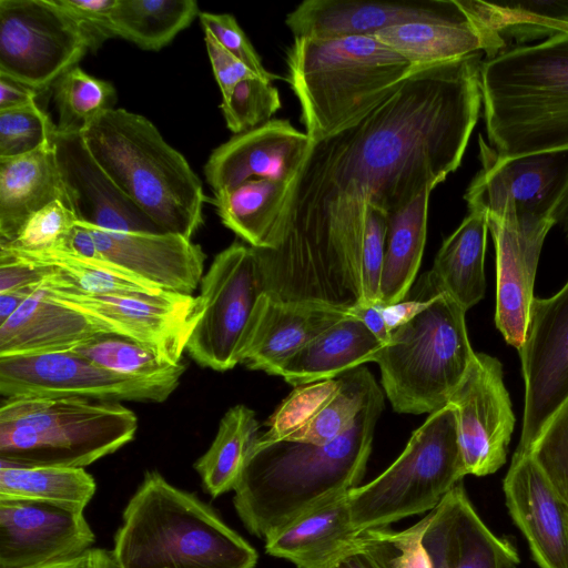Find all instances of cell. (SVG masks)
Here are the masks:
<instances>
[{"instance_id":"17","label":"cell","mask_w":568,"mask_h":568,"mask_svg":"<svg viewBox=\"0 0 568 568\" xmlns=\"http://www.w3.org/2000/svg\"><path fill=\"white\" fill-rule=\"evenodd\" d=\"M481 169L467 187L468 211L500 215L505 211L550 216L568 174V152L500 158L481 135Z\"/></svg>"},{"instance_id":"43","label":"cell","mask_w":568,"mask_h":568,"mask_svg":"<svg viewBox=\"0 0 568 568\" xmlns=\"http://www.w3.org/2000/svg\"><path fill=\"white\" fill-rule=\"evenodd\" d=\"M341 387V379H325L295 387L266 422L262 442H276L306 426Z\"/></svg>"},{"instance_id":"11","label":"cell","mask_w":568,"mask_h":568,"mask_svg":"<svg viewBox=\"0 0 568 568\" xmlns=\"http://www.w3.org/2000/svg\"><path fill=\"white\" fill-rule=\"evenodd\" d=\"M185 367L161 377H132L103 368L73 351L0 356V394L16 397H81L164 402Z\"/></svg>"},{"instance_id":"57","label":"cell","mask_w":568,"mask_h":568,"mask_svg":"<svg viewBox=\"0 0 568 568\" xmlns=\"http://www.w3.org/2000/svg\"><path fill=\"white\" fill-rule=\"evenodd\" d=\"M41 568H120L112 550L90 548L83 554Z\"/></svg>"},{"instance_id":"6","label":"cell","mask_w":568,"mask_h":568,"mask_svg":"<svg viewBox=\"0 0 568 568\" xmlns=\"http://www.w3.org/2000/svg\"><path fill=\"white\" fill-rule=\"evenodd\" d=\"M92 155L164 233L186 239L203 224V184L186 159L143 115L100 114L82 133Z\"/></svg>"},{"instance_id":"59","label":"cell","mask_w":568,"mask_h":568,"mask_svg":"<svg viewBox=\"0 0 568 568\" xmlns=\"http://www.w3.org/2000/svg\"><path fill=\"white\" fill-rule=\"evenodd\" d=\"M41 285L42 283L0 293V324L11 317Z\"/></svg>"},{"instance_id":"15","label":"cell","mask_w":568,"mask_h":568,"mask_svg":"<svg viewBox=\"0 0 568 568\" xmlns=\"http://www.w3.org/2000/svg\"><path fill=\"white\" fill-rule=\"evenodd\" d=\"M447 405L455 408L466 475L486 476L506 462L515 425L500 362L476 353Z\"/></svg>"},{"instance_id":"54","label":"cell","mask_w":568,"mask_h":568,"mask_svg":"<svg viewBox=\"0 0 568 568\" xmlns=\"http://www.w3.org/2000/svg\"><path fill=\"white\" fill-rule=\"evenodd\" d=\"M428 515L429 520L423 541L432 557L433 568H449L447 547L448 504L446 496Z\"/></svg>"},{"instance_id":"16","label":"cell","mask_w":568,"mask_h":568,"mask_svg":"<svg viewBox=\"0 0 568 568\" xmlns=\"http://www.w3.org/2000/svg\"><path fill=\"white\" fill-rule=\"evenodd\" d=\"M487 220L496 254L495 323L505 341L519 351L527 335L542 244L555 221L513 210Z\"/></svg>"},{"instance_id":"23","label":"cell","mask_w":568,"mask_h":568,"mask_svg":"<svg viewBox=\"0 0 568 568\" xmlns=\"http://www.w3.org/2000/svg\"><path fill=\"white\" fill-rule=\"evenodd\" d=\"M503 488L537 565L568 568L567 508L530 454H514Z\"/></svg>"},{"instance_id":"3","label":"cell","mask_w":568,"mask_h":568,"mask_svg":"<svg viewBox=\"0 0 568 568\" xmlns=\"http://www.w3.org/2000/svg\"><path fill=\"white\" fill-rule=\"evenodd\" d=\"M479 82L498 156L568 152V32L483 59Z\"/></svg>"},{"instance_id":"8","label":"cell","mask_w":568,"mask_h":568,"mask_svg":"<svg viewBox=\"0 0 568 568\" xmlns=\"http://www.w3.org/2000/svg\"><path fill=\"white\" fill-rule=\"evenodd\" d=\"M410 322L392 331L375 355L382 384L393 409L434 413L445 407L475 357L467 335L466 311L447 294Z\"/></svg>"},{"instance_id":"27","label":"cell","mask_w":568,"mask_h":568,"mask_svg":"<svg viewBox=\"0 0 568 568\" xmlns=\"http://www.w3.org/2000/svg\"><path fill=\"white\" fill-rule=\"evenodd\" d=\"M105 333L42 285L0 324V356L64 352Z\"/></svg>"},{"instance_id":"49","label":"cell","mask_w":568,"mask_h":568,"mask_svg":"<svg viewBox=\"0 0 568 568\" xmlns=\"http://www.w3.org/2000/svg\"><path fill=\"white\" fill-rule=\"evenodd\" d=\"M83 30L95 52L106 40L115 38L112 13L116 0H53Z\"/></svg>"},{"instance_id":"53","label":"cell","mask_w":568,"mask_h":568,"mask_svg":"<svg viewBox=\"0 0 568 568\" xmlns=\"http://www.w3.org/2000/svg\"><path fill=\"white\" fill-rule=\"evenodd\" d=\"M52 273L49 266L0 254V293L43 283Z\"/></svg>"},{"instance_id":"14","label":"cell","mask_w":568,"mask_h":568,"mask_svg":"<svg viewBox=\"0 0 568 568\" xmlns=\"http://www.w3.org/2000/svg\"><path fill=\"white\" fill-rule=\"evenodd\" d=\"M525 381L523 427L516 455L529 453L548 419L568 398V281L552 296L534 297L518 351Z\"/></svg>"},{"instance_id":"55","label":"cell","mask_w":568,"mask_h":568,"mask_svg":"<svg viewBox=\"0 0 568 568\" xmlns=\"http://www.w3.org/2000/svg\"><path fill=\"white\" fill-rule=\"evenodd\" d=\"M39 91L11 78L0 75V111L38 104Z\"/></svg>"},{"instance_id":"35","label":"cell","mask_w":568,"mask_h":568,"mask_svg":"<svg viewBox=\"0 0 568 568\" xmlns=\"http://www.w3.org/2000/svg\"><path fill=\"white\" fill-rule=\"evenodd\" d=\"M97 484L84 468L0 462V499L42 501L83 511Z\"/></svg>"},{"instance_id":"58","label":"cell","mask_w":568,"mask_h":568,"mask_svg":"<svg viewBox=\"0 0 568 568\" xmlns=\"http://www.w3.org/2000/svg\"><path fill=\"white\" fill-rule=\"evenodd\" d=\"M351 313L354 317L359 320L383 345L389 342L392 332L386 325L379 303L375 305L357 306L353 308Z\"/></svg>"},{"instance_id":"4","label":"cell","mask_w":568,"mask_h":568,"mask_svg":"<svg viewBox=\"0 0 568 568\" xmlns=\"http://www.w3.org/2000/svg\"><path fill=\"white\" fill-rule=\"evenodd\" d=\"M120 568H254L258 555L195 494L148 470L112 549Z\"/></svg>"},{"instance_id":"51","label":"cell","mask_w":568,"mask_h":568,"mask_svg":"<svg viewBox=\"0 0 568 568\" xmlns=\"http://www.w3.org/2000/svg\"><path fill=\"white\" fill-rule=\"evenodd\" d=\"M364 541L332 568H395V547L383 528L364 531Z\"/></svg>"},{"instance_id":"30","label":"cell","mask_w":568,"mask_h":568,"mask_svg":"<svg viewBox=\"0 0 568 568\" xmlns=\"http://www.w3.org/2000/svg\"><path fill=\"white\" fill-rule=\"evenodd\" d=\"M384 345L356 317L348 316L328 327L281 367V375L295 387L325 379L374 362Z\"/></svg>"},{"instance_id":"39","label":"cell","mask_w":568,"mask_h":568,"mask_svg":"<svg viewBox=\"0 0 568 568\" xmlns=\"http://www.w3.org/2000/svg\"><path fill=\"white\" fill-rule=\"evenodd\" d=\"M341 387L318 414L303 428L282 440L327 444L346 433L362 409L381 388L372 373L357 366L339 376Z\"/></svg>"},{"instance_id":"56","label":"cell","mask_w":568,"mask_h":568,"mask_svg":"<svg viewBox=\"0 0 568 568\" xmlns=\"http://www.w3.org/2000/svg\"><path fill=\"white\" fill-rule=\"evenodd\" d=\"M430 298L400 301L392 305H381V311L388 329L392 332L410 322L429 305Z\"/></svg>"},{"instance_id":"60","label":"cell","mask_w":568,"mask_h":568,"mask_svg":"<svg viewBox=\"0 0 568 568\" xmlns=\"http://www.w3.org/2000/svg\"><path fill=\"white\" fill-rule=\"evenodd\" d=\"M555 225H559L568 236V174L562 191L551 211Z\"/></svg>"},{"instance_id":"34","label":"cell","mask_w":568,"mask_h":568,"mask_svg":"<svg viewBox=\"0 0 568 568\" xmlns=\"http://www.w3.org/2000/svg\"><path fill=\"white\" fill-rule=\"evenodd\" d=\"M290 183L251 179L214 194L222 223L254 248H266L284 205Z\"/></svg>"},{"instance_id":"46","label":"cell","mask_w":568,"mask_h":568,"mask_svg":"<svg viewBox=\"0 0 568 568\" xmlns=\"http://www.w3.org/2000/svg\"><path fill=\"white\" fill-rule=\"evenodd\" d=\"M57 125L39 104L0 111V159L31 153L52 142Z\"/></svg>"},{"instance_id":"40","label":"cell","mask_w":568,"mask_h":568,"mask_svg":"<svg viewBox=\"0 0 568 568\" xmlns=\"http://www.w3.org/2000/svg\"><path fill=\"white\" fill-rule=\"evenodd\" d=\"M53 99L59 113L57 130L83 133L90 123L116 103L115 88L74 65L53 83Z\"/></svg>"},{"instance_id":"12","label":"cell","mask_w":568,"mask_h":568,"mask_svg":"<svg viewBox=\"0 0 568 568\" xmlns=\"http://www.w3.org/2000/svg\"><path fill=\"white\" fill-rule=\"evenodd\" d=\"M88 51L83 30L53 0H0V75L40 92Z\"/></svg>"},{"instance_id":"13","label":"cell","mask_w":568,"mask_h":568,"mask_svg":"<svg viewBox=\"0 0 568 568\" xmlns=\"http://www.w3.org/2000/svg\"><path fill=\"white\" fill-rule=\"evenodd\" d=\"M49 295L84 314L108 334L131 338L170 365H181L190 335L199 321L196 296L164 292L159 295H97L43 282Z\"/></svg>"},{"instance_id":"36","label":"cell","mask_w":568,"mask_h":568,"mask_svg":"<svg viewBox=\"0 0 568 568\" xmlns=\"http://www.w3.org/2000/svg\"><path fill=\"white\" fill-rule=\"evenodd\" d=\"M258 437V423L251 408L239 404L224 414L212 444L194 464L209 495L216 498L234 489Z\"/></svg>"},{"instance_id":"9","label":"cell","mask_w":568,"mask_h":568,"mask_svg":"<svg viewBox=\"0 0 568 568\" xmlns=\"http://www.w3.org/2000/svg\"><path fill=\"white\" fill-rule=\"evenodd\" d=\"M466 476L452 405L429 414L396 460L347 494L358 532L429 513Z\"/></svg>"},{"instance_id":"10","label":"cell","mask_w":568,"mask_h":568,"mask_svg":"<svg viewBox=\"0 0 568 568\" xmlns=\"http://www.w3.org/2000/svg\"><path fill=\"white\" fill-rule=\"evenodd\" d=\"M265 293L252 246L234 242L220 252L196 296L200 317L185 347L193 361L217 372L242 363Z\"/></svg>"},{"instance_id":"42","label":"cell","mask_w":568,"mask_h":568,"mask_svg":"<svg viewBox=\"0 0 568 568\" xmlns=\"http://www.w3.org/2000/svg\"><path fill=\"white\" fill-rule=\"evenodd\" d=\"M78 222L72 210L57 200L32 214L12 241L0 243V248L20 253L67 251Z\"/></svg>"},{"instance_id":"20","label":"cell","mask_w":568,"mask_h":568,"mask_svg":"<svg viewBox=\"0 0 568 568\" xmlns=\"http://www.w3.org/2000/svg\"><path fill=\"white\" fill-rule=\"evenodd\" d=\"M52 143L67 205L79 222L108 231L164 233L103 170L82 133L55 130Z\"/></svg>"},{"instance_id":"33","label":"cell","mask_w":568,"mask_h":568,"mask_svg":"<svg viewBox=\"0 0 568 568\" xmlns=\"http://www.w3.org/2000/svg\"><path fill=\"white\" fill-rule=\"evenodd\" d=\"M7 255L23 262L49 266L51 283L78 292L97 295H159L155 285L104 260L82 257L69 252L20 253L0 248Z\"/></svg>"},{"instance_id":"1","label":"cell","mask_w":568,"mask_h":568,"mask_svg":"<svg viewBox=\"0 0 568 568\" xmlns=\"http://www.w3.org/2000/svg\"><path fill=\"white\" fill-rule=\"evenodd\" d=\"M481 61L416 68L365 116L311 142L267 247H253L267 295L362 306L367 206L388 217L459 168L483 104Z\"/></svg>"},{"instance_id":"28","label":"cell","mask_w":568,"mask_h":568,"mask_svg":"<svg viewBox=\"0 0 568 568\" xmlns=\"http://www.w3.org/2000/svg\"><path fill=\"white\" fill-rule=\"evenodd\" d=\"M486 213L469 210L459 226L444 240L433 264L418 284V300L447 294L465 311L485 295Z\"/></svg>"},{"instance_id":"25","label":"cell","mask_w":568,"mask_h":568,"mask_svg":"<svg viewBox=\"0 0 568 568\" xmlns=\"http://www.w3.org/2000/svg\"><path fill=\"white\" fill-rule=\"evenodd\" d=\"M347 494L266 537L265 551L297 568H332L365 539L364 531L358 532L353 526Z\"/></svg>"},{"instance_id":"5","label":"cell","mask_w":568,"mask_h":568,"mask_svg":"<svg viewBox=\"0 0 568 568\" xmlns=\"http://www.w3.org/2000/svg\"><path fill=\"white\" fill-rule=\"evenodd\" d=\"M286 63L311 142L365 116L416 69L375 36L294 38Z\"/></svg>"},{"instance_id":"22","label":"cell","mask_w":568,"mask_h":568,"mask_svg":"<svg viewBox=\"0 0 568 568\" xmlns=\"http://www.w3.org/2000/svg\"><path fill=\"white\" fill-rule=\"evenodd\" d=\"M310 145L308 135L288 120L272 119L213 150L204 165L205 180L214 194L251 179L291 183Z\"/></svg>"},{"instance_id":"24","label":"cell","mask_w":568,"mask_h":568,"mask_svg":"<svg viewBox=\"0 0 568 568\" xmlns=\"http://www.w3.org/2000/svg\"><path fill=\"white\" fill-rule=\"evenodd\" d=\"M351 311L313 303L285 302L265 293L260 303L243 362L246 367L278 375L283 364Z\"/></svg>"},{"instance_id":"7","label":"cell","mask_w":568,"mask_h":568,"mask_svg":"<svg viewBox=\"0 0 568 568\" xmlns=\"http://www.w3.org/2000/svg\"><path fill=\"white\" fill-rule=\"evenodd\" d=\"M135 414L120 402L81 397L4 398L0 462L84 468L134 439Z\"/></svg>"},{"instance_id":"19","label":"cell","mask_w":568,"mask_h":568,"mask_svg":"<svg viewBox=\"0 0 568 568\" xmlns=\"http://www.w3.org/2000/svg\"><path fill=\"white\" fill-rule=\"evenodd\" d=\"M470 18L467 0L363 1L305 0L286 16L294 38L374 36L409 22H463Z\"/></svg>"},{"instance_id":"62","label":"cell","mask_w":568,"mask_h":568,"mask_svg":"<svg viewBox=\"0 0 568 568\" xmlns=\"http://www.w3.org/2000/svg\"><path fill=\"white\" fill-rule=\"evenodd\" d=\"M565 32H568V27L566 28Z\"/></svg>"},{"instance_id":"29","label":"cell","mask_w":568,"mask_h":568,"mask_svg":"<svg viewBox=\"0 0 568 568\" xmlns=\"http://www.w3.org/2000/svg\"><path fill=\"white\" fill-rule=\"evenodd\" d=\"M57 200L67 204L52 142L0 159V243L12 241L32 214Z\"/></svg>"},{"instance_id":"31","label":"cell","mask_w":568,"mask_h":568,"mask_svg":"<svg viewBox=\"0 0 568 568\" xmlns=\"http://www.w3.org/2000/svg\"><path fill=\"white\" fill-rule=\"evenodd\" d=\"M429 190L387 217L379 304L405 300L419 268L427 233Z\"/></svg>"},{"instance_id":"61","label":"cell","mask_w":568,"mask_h":568,"mask_svg":"<svg viewBox=\"0 0 568 568\" xmlns=\"http://www.w3.org/2000/svg\"><path fill=\"white\" fill-rule=\"evenodd\" d=\"M567 521H568V509H567Z\"/></svg>"},{"instance_id":"2","label":"cell","mask_w":568,"mask_h":568,"mask_svg":"<svg viewBox=\"0 0 568 568\" xmlns=\"http://www.w3.org/2000/svg\"><path fill=\"white\" fill-rule=\"evenodd\" d=\"M383 407L379 389L353 426L324 445L257 438L233 489L234 508L250 534L265 539L357 487Z\"/></svg>"},{"instance_id":"18","label":"cell","mask_w":568,"mask_h":568,"mask_svg":"<svg viewBox=\"0 0 568 568\" xmlns=\"http://www.w3.org/2000/svg\"><path fill=\"white\" fill-rule=\"evenodd\" d=\"M83 511L24 499H0V568H41L92 548Z\"/></svg>"},{"instance_id":"26","label":"cell","mask_w":568,"mask_h":568,"mask_svg":"<svg viewBox=\"0 0 568 568\" xmlns=\"http://www.w3.org/2000/svg\"><path fill=\"white\" fill-rule=\"evenodd\" d=\"M470 18L463 22H409L392 26L374 36L400 54L413 68L456 60L473 53L493 58L507 49L478 12L476 0H467Z\"/></svg>"},{"instance_id":"44","label":"cell","mask_w":568,"mask_h":568,"mask_svg":"<svg viewBox=\"0 0 568 568\" xmlns=\"http://www.w3.org/2000/svg\"><path fill=\"white\" fill-rule=\"evenodd\" d=\"M281 105L280 92L272 82L255 77L237 83L230 97L222 100L221 110L226 126L240 134L272 120Z\"/></svg>"},{"instance_id":"52","label":"cell","mask_w":568,"mask_h":568,"mask_svg":"<svg viewBox=\"0 0 568 568\" xmlns=\"http://www.w3.org/2000/svg\"><path fill=\"white\" fill-rule=\"evenodd\" d=\"M204 41L215 80L222 93V100L229 98L242 80L257 77L241 60L224 49L210 33L204 32Z\"/></svg>"},{"instance_id":"47","label":"cell","mask_w":568,"mask_h":568,"mask_svg":"<svg viewBox=\"0 0 568 568\" xmlns=\"http://www.w3.org/2000/svg\"><path fill=\"white\" fill-rule=\"evenodd\" d=\"M366 213L361 268L362 306L379 303L387 233V215L371 206H367Z\"/></svg>"},{"instance_id":"21","label":"cell","mask_w":568,"mask_h":568,"mask_svg":"<svg viewBox=\"0 0 568 568\" xmlns=\"http://www.w3.org/2000/svg\"><path fill=\"white\" fill-rule=\"evenodd\" d=\"M83 224L99 260L108 261L164 292L192 295L200 286L205 254L190 239L173 233L108 231Z\"/></svg>"},{"instance_id":"38","label":"cell","mask_w":568,"mask_h":568,"mask_svg":"<svg viewBox=\"0 0 568 568\" xmlns=\"http://www.w3.org/2000/svg\"><path fill=\"white\" fill-rule=\"evenodd\" d=\"M477 1V9L503 41L519 47L521 43L565 32L568 27V0H532L487 2Z\"/></svg>"},{"instance_id":"37","label":"cell","mask_w":568,"mask_h":568,"mask_svg":"<svg viewBox=\"0 0 568 568\" xmlns=\"http://www.w3.org/2000/svg\"><path fill=\"white\" fill-rule=\"evenodd\" d=\"M199 14L194 0H116L112 22L115 38L159 51Z\"/></svg>"},{"instance_id":"45","label":"cell","mask_w":568,"mask_h":568,"mask_svg":"<svg viewBox=\"0 0 568 568\" xmlns=\"http://www.w3.org/2000/svg\"><path fill=\"white\" fill-rule=\"evenodd\" d=\"M527 454L568 509V398L545 424Z\"/></svg>"},{"instance_id":"32","label":"cell","mask_w":568,"mask_h":568,"mask_svg":"<svg viewBox=\"0 0 568 568\" xmlns=\"http://www.w3.org/2000/svg\"><path fill=\"white\" fill-rule=\"evenodd\" d=\"M449 568H516L515 547L495 535L470 503L462 481L447 495Z\"/></svg>"},{"instance_id":"50","label":"cell","mask_w":568,"mask_h":568,"mask_svg":"<svg viewBox=\"0 0 568 568\" xmlns=\"http://www.w3.org/2000/svg\"><path fill=\"white\" fill-rule=\"evenodd\" d=\"M428 520L427 514L414 526L402 531L383 528L396 550L395 568H433L432 557L423 541Z\"/></svg>"},{"instance_id":"48","label":"cell","mask_w":568,"mask_h":568,"mask_svg":"<svg viewBox=\"0 0 568 568\" xmlns=\"http://www.w3.org/2000/svg\"><path fill=\"white\" fill-rule=\"evenodd\" d=\"M199 18L204 32L210 33L257 77L270 82L278 79V75L264 68L261 57L232 14L200 12Z\"/></svg>"},{"instance_id":"41","label":"cell","mask_w":568,"mask_h":568,"mask_svg":"<svg viewBox=\"0 0 568 568\" xmlns=\"http://www.w3.org/2000/svg\"><path fill=\"white\" fill-rule=\"evenodd\" d=\"M71 351L103 368L132 377H161L184 367L166 364L146 346L116 334H102Z\"/></svg>"}]
</instances>
